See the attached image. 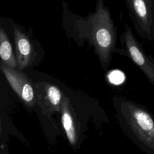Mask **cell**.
Instances as JSON below:
<instances>
[{
	"mask_svg": "<svg viewBox=\"0 0 154 154\" xmlns=\"http://www.w3.org/2000/svg\"><path fill=\"white\" fill-rule=\"evenodd\" d=\"M113 103L120 126L131 141L146 154H154V116L144 106L122 96Z\"/></svg>",
	"mask_w": 154,
	"mask_h": 154,
	"instance_id": "cell-1",
	"label": "cell"
},
{
	"mask_svg": "<svg viewBox=\"0 0 154 154\" xmlns=\"http://www.w3.org/2000/svg\"><path fill=\"white\" fill-rule=\"evenodd\" d=\"M92 42L102 66L107 68L116 43V32L108 8L99 1L92 17Z\"/></svg>",
	"mask_w": 154,
	"mask_h": 154,
	"instance_id": "cell-2",
	"label": "cell"
},
{
	"mask_svg": "<svg viewBox=\"0 0 154 154\" xmlns=\"http://www.w3.org/2000/svg\"><path fill=\"white\" fill-rule=\"evenodd\" d=\"M126 2L137 34L146 40H154V0Z\"/></svg>",
	"mask_w": 154,
	"mask_h": 154,
	"instance_id": "cell-3",
	"label": "cell"
},
{
	"mask_svg": "<svg viewBox=\"0 0 154 154\" xmlns=\"http://www.w3.org/2000/svg\"><path fill=\"white\" fill-rule=\"evenodd\" d=\"M123 43L126 55L145 75L149 81L154 85V61L152 56H148L141 45L134 36L127 25L123 34Z\"/></svg>",
	"mask_w": 154,
	"mask_h": 154,
	"instance_id": "cell-4",
	"label": "cell"
},
{
	"mask_svg": "<svg viewBox=\"0 0 154 154\" xmlns=\"http://www.w3.org/2000/svg\"><path fill=\"white\" fill-rule=\"evenodd\" d=\"M1 69L13 91L28 106L32 107L36 104V97L34 84L28 76L15 68L1 64Z\"/></svg>",
	"mask_w": 154,
	"mask_h": 154,
	"instance_id": "cell-5",
	"label": "cell"
},
{
	"mask_svg": "<svg viewBox=\"0 0 154 154\" xmlns=\"http://www.w3.org/2000/svg\"><path fill=\"white\" fill-rule=\"evenodd\" d=\"M36 103L44 115L51 116L55 112H61V108L65 95L56 85L46 82L34 84Z\"/></svg>",
	"mask_w": 154,
	"mask_h": 154,
	"instance_id": "cell-6",
	"label": "cell"
},
{
	"mask_svg": "<svg viewBox=\"0 0 154 154\" xmlns=\"http://www.w3.org/2000/svg\"><path fill=\"white\" fill-rule=\"evenodd\" d=\"M62 125L66 137L72 146L75 147L79 141L80 126L76 118L70 99L64 96L61 108Z\"/></svg>",
	"mask_w": 154,
	"mask_h": 154,
	"instance_id": "cell-7",
	"label": "cell"
},
{
	"mask_svg": "<svg viewBox=\"0 0 154 154\" xmlns=\"http://www.w3.org/2000/svg\"><path fill=\"white\" fill-rule=\"evenodd\" d=\"M16 57L19 70H22L31 65L34 57V50L28 36L19 29H14Z\"/></svg>",
	"mask_w": 154,
	"mask_h": 154,
	"instance_id": "cell-8",
	"label": "cell"
},
{
	"mask_svg": "<svg viewBox=\"0 0 154 154\" xmlns=\"http://www.w3.org/2000/svg\"><path fill=\"white\" fill-rule=\"evenodd\" d=\"M0 57L2 64L12 68L17 67L16 57L14 54L11 42L2 27L0 28Z\"/></svg>",
	"mask_w": 154,
	"mask_h": 154,
	"instance_id": "cell-9",
	"label": "cell"
},
{
	"mask_svg": "<svg viewBox=\"0 0 154 154\" xmlns=\"http://www.w3.org/2000/svg\"><path fill=\"white\" fill-rule=\"evenodd\" d=\"M152 57H153V61H154V55H153V56H152Z\"/></svg>",
	"mask_w": 154,
	"mask_h": 154,
	"instance_id": "cell-10",
	"label": "cell"
}]
</instances>
